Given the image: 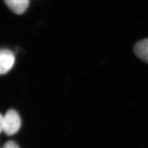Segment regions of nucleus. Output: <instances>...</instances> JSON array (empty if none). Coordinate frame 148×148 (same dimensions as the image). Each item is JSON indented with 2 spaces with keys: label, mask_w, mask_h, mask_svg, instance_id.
I'll use <instances>...</instances> for the list:
<instances>
[{
  "label": "nucleus",
  "mask_w": 148,
  "mask_h": 148,
  "mask_svg": "<svg viewBox=\"0 0 148 148\" xmlns=\"http://www.w3.org/2000/svg\"><path fill=\"white\" fill-rule=\"evenodd\" d=\"M15 62V56L12 51L2 49L0 53V73L1 75L7 73L11 70Z\"/></svg>",
  "instance_id": "obj_2"
},
{
  "label": "nucleus",
  "mask_w": 148,
  "mask_h": 148,
  "mask_svg": "<svg viewBox=\"0 0 148 148\" xmlns=\"http://www.w3.org/2000/svg\"><path fill=\"white\" fill-rule=\"evenodd\" d=\"M21 127V119L16 110L10 109L5 115L0 117V130L6 135L11 136L15 135Z\"/></svg>",
  "instance_id": "obj_1"
},
{
  "label": "nucleus",
  "mask_w": 148,
  "mask_h": 148,
  "mask_svg": "<svg viewBox=\"0 0 148 148\" xmlns=\"http://www.w3.org/2000/svg\"><path fill=\"white\" fill-rule=\"evenodd\" d=\"M1 148H21V147L15 141H8L4 143Z\"/></svg>",
  "instance_id": "obj_5"
},
{
  "label": "nucleus",
  "mask_w": 148,
  "mask_h": 148,
  "mask_svg": "<svg viewBox=\"0 0 148 148\" xmlns=\"http://www.w3.org/2000/svg\"><path fill=\"white\" fill-rule=\"evenodd\" d=\"M7 6L16 14H22L29 5V0H4Z\"/></svg>",
  "instance_id": "obj_3"
},
{
  "label": "nucleus",
  "mask_w": 148,
  "mask_h": 148,
  "mask_svg": "<svg viewBox=\"0 0 148 148\" xmlns=\"http://www.w3.org/2000/svg\"><path fill=\"white\" fill-rule=\"evenodd\" d=\"M133 49L139 58L148 64V38L138 41L134 46Z\"/></svg>",
  "instance_id": "obj_4"
}]
</instances>
